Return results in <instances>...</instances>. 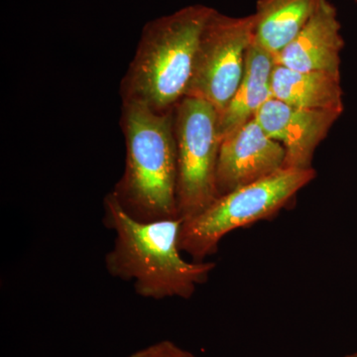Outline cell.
Instances as JSON below:
<instances>
[{
  "label": "cell",
  "mask_w": 357,
  "mask_h": 357,
  "mask_svg": "<svg viewBox=\"0 0 357 357\" xmlns=\"http://www.w3.org/2000/svg\"><path fill=\"white\" fill-rule=\"evenodd\" d=\"M356 1H357V0H356Z\"/></svg>",
  "instance_id": "cell-15"
},
{
  "label": "cell",
  "mask_w": 357,
  "mask_h": 357,
  "mask_svg": "<svg viewBox=\"0 0 357 357\" xmlns=\"http://www.w3.org/2000/svg\"><path fill=\"white\" fill-rule=\"evenodd\" d=\"M275 65L271 54L257 45H250L241 84L229 105L218 115L220 140L255 119L258 110L273 98L271 77Z\"/></svg>",
  "instance_id": "cell-10"
},
{
  "label": "cell",
  "mask_w": 357,
  "mask_h": 357,
  "mask_svg": "<svg viewBox=\"0 0 357 357\" xmlns=\"http://www.w3.org/2000/svg\"><path fill=\"white\" fill-rule=\"evenodd\" d=\"M286 152L251 119L222 140L218 153V196L252 184L284 168Z\"/></svg>",
  "instance_id": "cell-7"
},
{
  "label": "cell",
  "mask_w": 357,
  "mask_h": 357,
  "mask_svg": "<svg viewBox=\"0 0 357 357\" xmlns=\"http://www.w3.org/2000/svg\"><path fill=\"white\" fill-rule=\"evenodd\" d=\"M344 357H357V352H356V354H351V356H347Z\"/></svg>",
  "instance_id": "cell-14"
},
{
  "label": "cell",
  "mask_w": 357,
  "mask_h": 357,
  "mask_svg": "<svg viewBox=\"0 0 357 357\" xmlns=\"http://www.w3.org/2000/svg\"><path fill=\"white\" fill-rule=\"evenodd\" d=\"M344 46L337 9L332 2L323 0L299 34L275 58V63L289 69L340 76Z\"/></svg>",
  "instance_id": "cell-9"
},
{
  "label": "cell",
  "mask_w": 357,
  "mask_h": 357,
  "mask_svg": "<svg viewBox=\"0 0 357 357\" xmlns=\"http://www.w3.org/2000/svg\"><path fill=\"white\" fill-rule=\"evenodd\" d=\"M272 96L291 107L344 112L340 76L324 72H304L275 65Z\"/></svg>",
  "instance_id": "cell-11"
},
{
  "label": "cell",
  "mask_w": 357,
  "mask_h": 357,
  "mask_svg": "<svg viewBox=\"0 0 357 357\" xmlns=\"http://www.w3.org/2000/svg\"><path fill=\"white\" fill-rule=\"evenodd\" d=\"M215 10L195 4L146 23L122 77V103L161 114L175 109L187 93L202 32Z\"/></svg>",
  "instance_id": "cell-3"
},
{
  "label": "cell",
  "mask_w": 357,
  "mask_h": 357,
  "mask_svg": "<svg viewBox=\"0 0 357 357\" xmlns=\"http://www.w3.org/2000/svg\"><path fill=\"white\" fill-rule=\"evenodd\" d=\"M121 128L126 161L112 192L117 202L138 222L180 218L174 109L161 114L139 103L123 102Z\"/></svg>",
  "instance_id": "cell-2"
},
{
  "label": "cell",
  "mask_w": 357,
  "mask_h": 357,
  "mask_svg": "<svg viewBox=\"0 0 357 357\" xmlns=\"http://www.w3.org/2000/svg\"><path fill=\"white\" fill-rule=\"evenodd\" d=\"M316 177L314 168H283L218 197L196 217L183 220L181 250L194 261H204L218 252V244L227 234L274 217Z\"/></svg>",
  "instance_id": "cell-4"
},
{
  "label": "cell",
  "mask_w": 357,
  "mask_h": 357,
  "mask_svg": "<svg viewBox=\"0 0 357 357\" xmlns=\"http://www.w3.org/2000/svg\"><path fill=\"white\" fill-rule=\"evenodd\" d=\"M252 39V14L232 17L215 10L202 32L185 96L203 100L222 114L243 79Z\"/></svg>",
  "instance_id": "cell-6"
},
{
  "label": "cell",
  "mask_w": 357,
  "mask_h": 357,
  "mask_svg": "<svg viewBox=\"0 0 357 357\" xmlns=\"http://www.w3.org/2000/svg\"><path fill=\"white\" fill-rule=\"evenodd\" d=\"M103 222L114 232V246L105 255L107 271L114 278L132 281L141 297L190 299L217 266L213 262L184 259L181 218L138 222L126 213L112 192L103 201Z\"/></svg>",
  "instance_id": "cell-1"
},
{
  "label": "cell",
  "mask_w": 357,
  "mask_h": 357,
  "mask_svg": "<svg viewBox=\"0 0 357 357\" xmlns=\"http://www.w3.org/2000/svg\"><path fill=\"white\" fill-rule=\"evenodd\" d=\"M323 0H258L252 43L274 59L307 24Z\"/></svg>",
  "instance_id": "cell-12"
},
{
  "label": "cell",
  "mask_w": 357,
  "mask_h": 357,
  "mask_svg": "<svg viewBox=\"0 0 357 357\" xmlns=\"http://www.w3.org/2000/svg\"><path fill=\"white\" fill-rule=\"evenodd\" d=\"M128 357H196L170 340H162L133 352Z\"/></svg>",
  "instance_id": "cell-13"
},
{
  "label": "cell",
  "mask_w": 357,
  "mask_h": 357,
  "mask_svg": "<svg viewBox=\"0 0 357 357\" xmlns=\"http://www.w3.org/2000/svg\"><path fill=\"white\" fill-rule=\"evenodd\" d=\"M342 114L338 110L298 109L272 98L255 119L285 149L284 168L311 169L317 148Z\"/></svg>",
  "instance_id": "cell-8"
},
{
  "label": "cell",
  "mask_w": 357,
  "mask_h": 357,
  "mask_svg": "<svg viewBox=\"0 0 357 357\" xmlns=\"http://www.w3.org/2000/svg\"><path fill=\"white\" fill-rule=\"evenodd\" d=\"M210 103L185 96L174 109L177 145L178 218L196 217L218 198L217 169L222 140Z\"/></svg>",
  "instance_id": "cell-5"
}]
</instances>
